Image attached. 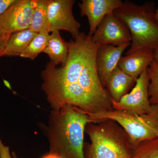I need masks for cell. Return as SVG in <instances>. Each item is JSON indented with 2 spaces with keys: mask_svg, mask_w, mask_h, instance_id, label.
<instances>
[{
  "mask_svg": "<svg viewBox=\"0 0 158 158\" xmlns=\"http://www.w3.org/2000/svg\"><path fill=\"white\" fill-rule=\"evenodd\" d=\"M69 44L65 65L57 67L48 62L41 73V88L51 107L58 110L70 105L87 114L113 110L112 99L102 85L97 68L100 45L84 33Z\"/></svg>",
  "mask_w": 158,
  "mask_h": 158,
  "instance_id": "cell-1",
  "label": "cell"
},
{
  "mask_svg": "<svg viewBox=\"0 0 158 158\" xmlns=\"http://www.w3.org/2000/svg\"><path fill=\"white\" fill-rule=\"evenodd\" d=\"M89 123L88 114L73 106L52 110L46 129L49 153L59 158H85L84 134Z\"/></svg>",
  "mask_w": 158,
  "mask_h": 158,
  "instance_id": "cell-2",
  "label": "cell"
},
{
  "mask_svg": "<svg viewBox=\"0 0 158 158\" xmlns=\"http://www.w3.org/2000/svg\"><path fill=\"white\" fill-rule=\"evenodd\" d=\"M85 132L90 141L84 143L85 158H129L135 147L124 130L110 119L89 123Z\"/></svg>",
  "mask_w": 158,
  "mask_h": 158,
  "instance_id": "cell-3",
  "label": "cell"
},
{
  "mask_svg": "<svg viewBox=\"0 0 158 158\" xmlns=\"http://www.w3.org/2000/svg\"><path fill=\"white\" fill-rule=\"evenodd\" d=\"M155 3L142 5L123 2L113 14L125 23L129 30L131 43L126 54L143 48L158 49V23L155 18Z\"/></svg>",
  "mask_w": 158,
  "mask_h": 158,
  "instance_id": "cell-4",
  "label": "cell"
},
{
  "mask_svg": "<svg viewBox=\"0 0 158 158\" xmlns=\"http://www.w3.org/2000/svg\"><path fill=\"white\" fill-rule=\"evenodd\" d=\"M149 113L142 115L130 114L112 110L88 114L90 122L105 119L116 122L129 136L135 146L142 141L158 138V105H152Z\"/></svg>",
  "mask_w": 158,
  "mask_h": 158,
  "instance_id": "cell-5",
  "label": "cell"
},
{
  "mask_svg": "<svg viewBox=\"0 0 158 158\" xmlns=\"http://www.w3.org/2000/svg\"><path fill=\"white\" fill-rule=\"evenodd\" d=\"M150 79L147 70L140 75L130 93L118 102L112 100L114 110L124 111L130 114L142 115L149 113L152 108L148 96Z\"/></svg>",
  "mask_w": 158,
  "mask_h": 158,
  "instance_id": "cell-6",
  "label": "cell"
},
{
  "mask_svg": "<svg viewBox=\"0 0 158 158\" xmlns=\"http://www.w3.org/2000/svg\"><path fill=\"white\" fill-rule=\"evenodd\" d=\"M73 0H48L47 12V30L68 31L75 38L80 34L81 24L75 19L73 7Z\"/></svg>",
  "mask_w": 158,
  "mask_h": 158,
  "instance_id": "cell-7",
  "label": "cell"
},
{
  "mask_svg": "<svg viewBox=\"0 0 158 158\" xmlns=\"http://www.w3.org/2000/svg\"><path fill=\"white\" fill-rule=\"evenodd\" d=\"M36 0H15L0 16V32L7 35L29 29Z\"/></svg>",
  "mask_w": 158,
  "mask_h": 158,
  "instance_id": "cell-8",
  "label": "cell"
},
{
  "mask_svg": "<svg viewBox=\"0 0 158 158\" xmlns=\"http://www.w3.org/2000/svg\"><path fill=\"white\" fill-rule=\"evenodd\" d=\"M91 37L94 42L99 45L118 46L131 41L127 26L113 13L105 16Z\"/></svg>",
  "mask_w": 158,
  "mask_h": 158,
  "instance_id": "cell-9",
  "label": "cell"
},
{
  "mask_svg": "<svg viewBox=\"0 0 158 158\" xmlns=\"http://www.w3.org/2000/svg\"><path fill=\"white\" fill-rule=\"evenodd\" d=\"M122 2L120 0H83L79 3L81 16L88 18V34L92 36L105 16L113 13Z\"/></svg>",
  "mask_w": 158,
  "mask_h": 158,
  "instance_id": "cell-10",
  "label": "cell"
},
{
  "mask_svg": "<svg viewBox=\"0 0 158 158\" xmlns=\"http://www.w3.org/2000/svg\"><path fill=\"white\" fill-rule=\"evenodd\" d=\"M131 44V43H127L118 46L104 44L99 47L97 52V68L101 81L105 88L108 77L118 66L123 52Z\"/></svg>",
  "mask_w": 158,
  "mask_h": 158,
  "instance_id": "cell-11",
  "label": "cell"
},
{
  "mask_svg": "<svg viewBox=\"0 0 158 158\" xmlns=\"http://www.w3.org/2000/svg\"><path fill=\"white\" fill-rule=\"evenodd\" d=\"M154 60V50L143 48L121 57L118 67L136 80Z\"/></svg>",
  "mask_w": 158,
  "mask_h": 158,
  "instance_id": "cell-12",
  "label": "cell"
},
{
  "mask_svg": "<svg viewBox=\"0 0 158 158\" xmlns=\"http://www.w3.org/2000/svg\"><path fill=\"white\" fill-rule=\"evenodd\" d=\"M136 80L121 70L118 66L108 77L105 88L112 100L118 102L135 86Z\"/></svg>",
  "mask_w": 158,
  "mask_h": 158,
  "instance_id": "cell-13",
  "label": "cell"
},
{
  "mask_svg": "<svg viewBox=\"0 0 158 158\" xmlns=\"http://www.w3.org/2000/svg\"><path fill=\"white\" fill-rule=\"evenodd\" d=\"M69 51V42L62 39L59 31H56L50 34L47 45L43 52L48 55L51 63L56 66L61 64L63 66L67 62Z\"/></svg>",
  "mask_w": 158,
  "mask_h": 158,
  "instance_id": "cell-14",
  "label": "cell"
},
{
  "mask_svg": "<svg viewBox=\"0 0 158 158\" xmlns=\"http://www.w3.org/2000/svg\"><path fill=\"white\" fill-rule=\"evenodd\" d=\"M37 34L28 29L11 34L2 57L20 56Z\"/></svg>",
  "mask_w": 158,
  "mask_h": 158,
  "instance_id": "cell-15",
  "label": "cell"
},
{
  "mask_svg": "<svg viewBox=\"0 0 158 158\" xmlns=\"http://www.w3.org/2000/svg\"><path fill=\"white\" fill-rule=\"evenodd\" d=\"M48 0H36L29 29L37 33L48 31L47 12Z\"/></svg>",
  "mask_w": 158,
  "mask_h": 158,
  "instance_id": "cell-16",
  "label": "cell"
},
{
  "mask_svg": "<svg viewBox=\"0 0 158 158\" xmlns=\"http://www.w3.org/2000/svg\"><path fill=\"white\" fill-rule=\"evenodd\" d=\"M49 35L47 31L38 33L20 56L31 60L35 59L44 51L47 45Z\"/></svg>",
  "mask_w": 158,
  "mask_h": 158,
  "instance_id": "cell-17",
  "label": "cell"
},
{
  "mask_svg": "<svg viewBox=\"0 0 158 158\" xmlns=\"http://www.w3.org/2000/svg\"><path fill=\"white\" fill-rule=\"evenodd\" d=\"M129 158H158V138L140 142Z\"/></svg>",
  "mask_w": 158,
  "mask_h": 158,
  "instance_id": "cell-18",
  "label": "cell"
},
{
  "mask_svg": "<svg viewBox=\"0 0 158 158\" xmlns=\"http://www.w3.org/2000/svg\"><path fill=\"white\" fill-rule=\"evenodd\" d=\"M147 71L149 75L148 96L151 105H158V62L154 60Z\"/></svg>",
  "mask_w": 158,
  "mask_h": 158,
  "instance_id": "cell-19",
  "label": "cell"
},
{
  "mask_svg": "<svg viewBox=\"0 0 158 158\" xmlns=\"http://www.w3.org/2000/svg\"><path fill=\"white\" fill-rule=\"evenodd\" d=\"M0 158H17L16 155L12 152V156L10 153V149L6 146L0 139Z\"/></svg>",
  "mask_w": 158,
  "mask_h": 158,
  "instance_id": "cell-20",
  "label": "cell"
},
{
  "mask_svg": "<svg viewBox=\"0 0 158 158\" xmlns=\"http://www.w3.org/2000/svg\"><path fill=\"white\" fill-rule=\"evenodd\" d=\"M11 35L4 34L0 32V57L6 48V44Z\"/></svg>",
  "mask_w": 158,
  "mask_h": 158,
  "instance_id": "cell-21",
  "label": "cell"
},
{
  "mask_svg": "<svg viewBox=\"0 0 158 158\" xmlns=\"http://www.w3.org/2000/svg\"><path fill=\"white\" fill-rule=\"evenodd\" d=\"M15 0H0V16L15 2Z\"/></svg>",
  "mask_w": 158,
  "mask_h": 158,
  "instance_id": "cell-22",
  "label": "cell"
},
{
  "mask_svg": "<svg viewBox=\"0 0 158 158\" xmlns=\"http://www.w3.org/2000/svg\"><path fill=\"white\" fill-rule=\"evenodd\" d=\"M154 59L158 62V49L154 50Z\"/></svg>",
  "mask_w": 158,
  "mask_h": 158,
  "instance_id": "cell-23",
  "label": "cell"
},
{
  "mask_svg": "<svg viewBox=\"0 0 158 158\" xmlns=\"http://www.w3.org/2000/svg\"><path fill=\"white\" fill-rule=\"evenodd\" d=\"M43 158H59L57 157V156L51 154L49 153L47 155L45 156Z\"/></svg>",
  "mask_w": 158,
  "mask_h": 158,
  "instance_id": "cell-24",
  "label": "cell"
},
{
  "mask_svg": "<svg viewBox=\"0 0 158 158\" xmlns=\"http://www.w3.org/2000/svg\"><path fill=\"white\" fill-rule=\"evenodd\" d=\"M155 18L156 20L158 23V7L156 9Z\"/></svg>",
  "mask_w": 158,
  "mask_h": 158,
  "instance_id": "cell-25",
  "label": "cell"
}]
</instances>
